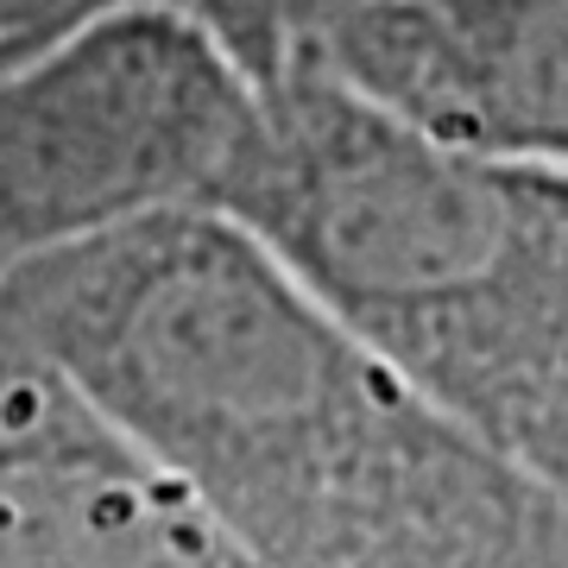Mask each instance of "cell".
I'll use <instances>...</instances> for the list:
<instances>
[{
  "mask_svg": "<svg viewBox=\"0 0 568 568\" xmlns=\"http://www.w3.org/2000/svg\"><path fill=\"white\" fill-rule=\"evenodd\" d=\"M0 328L260 568H568V511L222 215L26 265Z\"/></svg>",
  "mask_w": 568,
  "mask_h": 568,
  "instance_id": "1",
  "label": "cell"
},
{
  "mask_svg": "<svg viewBox=\"0 0 568 568\" xmlns=\"http://www.w3.org/2000/svg\"><path fill=\"white\" fill-rule=\"evenodd\" d=\"M222 222L568 511V178L462 152L316 63L260 89Z\"/></svg>",
  "mask_w": 568,
  "mask_h": 568,
  "instance_id": "2",
  "label": "cell"
},
{
  "mask_svg": "<svg viewBox=\"0 0 568 568\" xmlns=\"http://www.w3.org/2000/svg\"><path fill=\"white\" fill-rule=\"evenodd\" d=\"M260 89L152 0L0 77V278L159 215H215Z\"/></svg>",
  "mask_w": 568,
  "mask_h": 568,
  "instance_id": "3",
  "label": "cell"
},
{
  "mask_svg": "<svg viewBox=\"0 0 568 568\" xmlns=\"http://www.w3.org/2000/svg\"><path fill=\"white\" fill-rule=\"evenodd\" d=\"M310 63L410 133L568 178V0H347Z\"/></svg>",
  "mask_w": 568,
  "mask_h": 568,
  "instance_id": "4",
  "label": "cell"
},
{
  "mask_svg": "<svg viewBox=\"0 0 568 568\" xmlns=\"http://www.w3.org/2000/svg\"><path fill=\"white\" fill-rule=\"evenodd\" d=\"M0 568H260L0 328Z\"/></svg>",
  "mask_w": 568,
  "mask_h": 568,
  "instance_id": "5",
  "label": "cell"
},
{
  "mask_svg": "<svg viewBox=\"0 0 568 568\" xmlns=\"http://www.w3.org/2000/svg\"><path fill=\"white\" fill-rule=\"evenodd\" d=\"M190 32H203L253 89H278L316 58V39L347 0H152Z\"/></svg>",
  "mask_w": 568,
  "mask_h": 568,
  "instance_id": "6",
  "label": "cell"
},
{
  "mask_svg": "<svg viewBox=\"0 0 568 568\" xmlns=\"http://www.w3.org/2000/svg\"><path fill=\"white\" fill-rule=\"evenodd\" d=\"M114 7H126V0H0V77L44 58L51 44L77 39L82 26L108 20Z\"/></svg>",
  "mask_w": 568,
  "mask_h": 568,
  "instance_id": "7",
  "label": "cell"
}]
</instances>
